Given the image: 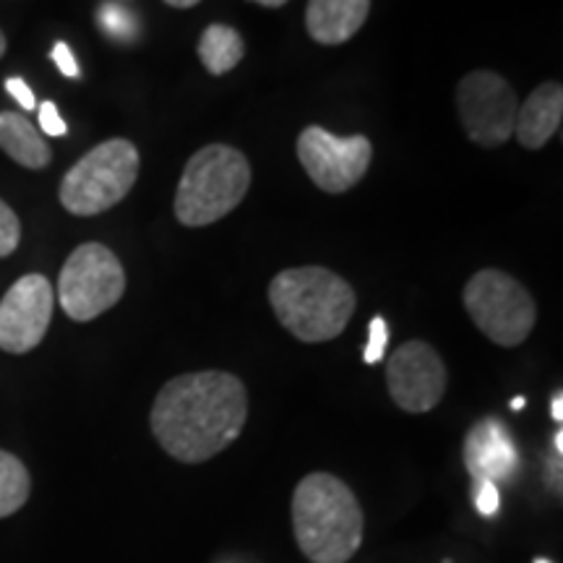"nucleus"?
Instances as JSON below:
<instances>
[{"instance_id":"6","label":"nucleus","mask_w":563,"mask_h":563,"mask_svg":"<svg viewBox=\"0 0 563 563\" xmlns=\"http://www.w3.org/2000/svg\"><path fill=\"white\" fill-rule=\"evenodd\" d=\"M464 311L498 347H517L532 334L538 306L522 282L501 269H481L464 285Z\"/></svg>"},{"instance_id":"24","label":"nucleus","mask_w":563,"mask_h":563,"mask_svg":"<svg viewBox=\"0 0 563 563\" xmlns=\"http://www.w3.org/2000/svg\"><path fill=\"white\" fill-rule=\"evenodd\" d=\"M5 89H9V95H11L13 100H16V102L21 104V108H24L26 112L37 108V100H34L32 89L26 87V81H21V79H9V81H5Z\"/></svg>"},{"instance_id":"14","label":"nucleus","mask_w":563,"mask_h":563,"mask_svg":"<svg viewBox=\"0 0 563 563\" xmlns=\"http://www.w3.org/2000/svg\"><path fill=\"white\" fill-rule=\"evenodd\" d=\"M371 0H308L306 30L319 45H344L368 21Z\"/></svg>"},{"instance_id":"3","label":"nucleus","mask_w":563,"mask_h":563,"mask_svg":"<svg viewBox=\"0 0 563 563\" xmlns=\"http://www.w3.org/2000/svg\"><path fill=\"white\" fill-rule=\"evenodd\" d=\"M272 311L295 340L332 342L344 332L357 308V295L340 274L323 266L285 269L269 285Z\"/></svg>"},{"instance_id":"29","label":"nucleus","mask_w":563,"mask_h":563,"mask_svg":"<svg viewBox=\"0 0 563 563\" xmlns=\"http://www.w3.org/2000/svg\"><path fill=\"white\" fill-rule=\"evenodd\" d=\"M553 446H555V454H563V431H555V439H553Z\"/></svg>"},{"instance_id":"18","label":"nucleus","mask_w":563,"mask_h":563,"mask_svg":"<svg viewBox=\"0 0 563 563\" xmlns=\"http://www.w3.org/2000/svg\"><path fill=\"white\" fill-rule=\"evenodd\" d=\"M97 21H100L104 34H110V37L123 40V42L133 40V37H136V32H139V19L133 16V13L125 9V5L115 3V0H108V3L100 5Z\"/></svg>"},{"instance_id":"21","label":"nucleus","mask_w":563,"mask_h":563,"mask_svg":"<svg viewBox=\"0 0 563 563\" xmlns=\"http://www.w3.org/2000/svg\"><path fill=\"white\" fill-rule=\"evenodd\" d=\"M40 129L47 133V136H66V121L60 118L55 102H42L40 104Z\"/></svg>"},{"instance_id":"28","label":"nucleus","mask_w":563,"mask_h":563,"mask_svg":"<svg viewBox=\"0 0 563 563\" xmlns=\"http://www.w3.org/2000/svg\"><path fill=\"white\" fill-rule=\"evenodd\" d=\"M251 3L264 5V9H282V5H287L290 0H251Z\"/></svg>"},{"instance_id":"11","label":"nucleus","mask_w":563,"mask_h":563,"mask_svg":"<svg viewBox=\"0 0 563 563\" xmlns=\"http://www.w3.org/2000/svg\"><path fill=\"white\" fill-rule=\"evenodd\" d=\"M55 311V290L42 274L13 282L0 300V350L26 355L45 340Z\"/></svg>"},{"instance_id":"8","label":"nucleus","mask_w":563,"mask_h":563,"mask_svg":"<svg viewBox=\"0 0 563 563\" xmlns=\"http://www.w3.org/2000/svg\"><path fill=\"white\" fill-rule=\"evenodd\" d=\"M456 110L462 129L473 144L498 150L514 133L517 121V95L511 84L496 70H473L456 87Z\"/></svg>"},{"instance_id":"13","label":"nucleus","mask_w":563,"mask_h":563,"mask_svg":"<svg viewBox=\"0 0 563 563\" xmlns=\"http://www.w3.org/2000/svg\"><path fill=\"white\" fill-rule=\"evenodd\" d=\"M563 121V87L559 81H545L519 104L514 136L525 150H543Z\"/></svg>"},{"instance_id":"30","label":"nucleus","mask_w":563,"mask_h":563,"mask_svg":"<svg viewBox=\"0 0 563 563\" xmlns=\"http://www.w3.org/2000/svg\"><path fill=\"white\" fill-rule=\"evenodd\" d=\"M5 51H9V40H5V34H3V30H0V58H3V55H5Z\"/></svg>"},{"instance_id":"15","label":"nucleus","mask_w":563,"mask_h":563,"mask_svg":"<svg viewBox=\"0 0 563 563\" xmlns=\"http://www.w3.org/2000/svg\"><path fill=\"white\" fill-rule=\"evenodd\" d=\"M0 150L26 170H45L53 159L42 133L19 112H0Z\"/></svg>"},{"instance_id":"5","label":"nucleus","mask_w":563,"mask_h":563,"mask_svg":"<svg viewBox=\"0 0 563 563\" xmlns=\"http://www.w3.org/2000/svg\"><path fill=\"white\" fill-rule=\"evenodd\" d=\"M139 165V150L129 139L102 141L63 178V209L74 217H95L112 209L136 186Z\"/></svg>"},{"instance_id":"31","label":"nucleus","mask_w":563,"mask_h":563,"mask_svg":"<svg viewBox=\"0 0 563 563\" xmlns=\"http://www.w3.org/2000/svg\"><path fill=\"white\" fill-rule=\"evenodd\" d=\"M522 407H525V397H517L511 402V410H522Z\"/></svg>"},{"instance_id":"12","label":"nucleus","mask_w":563,"mask_h":563,"mask_svg":"<svg viewBox=\"0 0 563 563\" xmlns=\"http://www.w3.org/2000/svg\"><path fill=\"white\" fill-rule=\"evenodd\" d=\"M462 460L475 483H504L517 470V443L509 426L498 418H483L464 435Z\"/></svg>"},{"instance_id":"27","label":"nucleus","mask_w":563,"mask_h":563,"mask_svg":"<svg viewBox=\"0 0 563 563\" xmlns=\"http://www.w3.org/2000/svg\"><path fill=\"white\" fill-rule=\"evenodd\" d=\"M167 5H173V9H194V5H199L201 0H165Z\"/></svg>"},{"instance_id":"17","label":"nucleus","mask_w":563,"mask_h":563,"mask_svg":"<svg viewBox=\"0 0 563 563\" xmlns=\"http://www.w3.org/2000/svg\"><path fill=\"white\" fill-rule=\"evenodd\" d=\"M32 477L26 464L11 452L0 449V519L16 514L30 501Z\"/></svg>"},{"instance_id":"2","label":"nucleus","mask_w":563,"mask_h":563,"mask_svg":"<svg viewBox=\"0 0 563 563\" xmlns=\"http://www.w3.org/2000/svg\"><path fill=\"white\" fill-rule=\"evenodd\" d=\"M292 532L311 563H347L363 545V506L336 475L311 473L295 485Z\"/></svg>"},{"instance_id":"1","label":"nucleus","mask_w":563,"mask_h":563,"mask_svg":"<svg viewBox=\"0 0 563 563\" xmlns=\"http://www.w3.org/2000/svg\"><path fill=\"white\" fill-rule=\"evenodd\" d=\"M249 420V391L228 371L183 373L152 405V433L173 460L203 464L238 441Z\"/></svg>"},{"instance_id":"16","label":"nucleus","mask_w":563,"mask_h":563,"mask_svg":"<svg viewBox=\"0 0 563 563\" xmlns=\"http://www.w3.org/2000/svg\"><path fill=\"white\" fill-rule=\"evenodd\" d=\"M196 53H199L201 66L207 68L211 76H224L243 60L245 42L241 37V32L232 30L228 24H209L207 30L201 32Z\"/></svg>"},{"instance_id":"4","label":"nucleus","mask_w":563,"mask_h":563,"mask_svg":"<svg viewBox=\"0 0 563 563\" xmlns=\"http://www.w3.org/2000/svg\"><path fill=\"white\" fill-rule=\"evenodd\" d=\"M251 188V165L228 144H209L188 159L175 191V217L186 228H207L241 207Z\"/></svg>"},{"instance_id":"23","label":"nucleus","mask_w":563,"mask_h":563,"mask_svg":"<svg viewBox=\"0 0 563 563\" xmlns=\"http://www.w3.org/2000/svg\"><path fill=\"white\" fill-rule=\"evenodd\" d=\"M53 60H55V66L60 68L63 76H68V79H79V63H76L74 53H70V47L66 45V42H55Z\"/></svg>"},{"instance_id":"20","label":"nucleus","mask_w":563,"mask_h":563,"mask_svg":"<svg viewBox=\"0 0 563 563\" xmlns=\"http://www.w3.org/2000/svg\"><path fill=\"white\" fill-rule=\"evenodd\" d=\"M386 342H389V327H386V321L382 316H376V319L371 321V342L368 347L363 350V361L365 363H378L384 357L386 352Z\"/></svg>"},{"instance_id":"9","label":"nucleus","mask_w":563,"mask_h":563,"mask_svg":"<svg viewBox=\"0 0 563 563\" xmlns=\"http://www.w3.org/2000/svg\"><path fill=\"white\" fill-rule=\"evenodd\" d=\"M298 159L323 194H344L368 173L373 146L365 136H334L321 125H308L298 136Z\"/></svg>"},{"instance_id":"22","label":"nucleus","mask_w":563,"mask_h":563,"mask_svg":"<svg viewBox=\"0 0 563 563\" xmlns=\"http://www.w3.org/2000/svg\"><path fill=\"white\" fill-rule=\"evenodd\" d=\"M475 506L483 517H493L498 511V485L475 483Z\"/></svg>"},{"instance_id":"25","label":"nucleus","mask_w":563,"mask_h":563,"mask_svg":"<svg viewBox=\"0 0 563 563\" xmlns=\"http://www.w3.org/2000/svg\"><path fill=\"white\" fill-rule=\"evenodd\" d=\"M548 485L555 488V493H561V456L559 454L548 460Z\"/></svg>"},{"instance_id":"19","label":"nucleus","mask_w":563,"mask_h":563,"mask_svg":"<svg viewBox=\"0 0 563 563\" xmlns=\"http://www.w3.org/2000/svg\"><path fill=\"white\" fill-rule=\"evenodd\" d=\"M21 243V222L9 203L0 199V258L11 256Z\"/></svg>"},{"instance_id":"26","label":"nucleus","mask_w":563,"mask_h":563,"mask_svg":"<svg viewBox=\"0 0 563 563\" xmlns=\"http://www.w3.org/2000/svg\"><path fill=\"white\" fill-rule=\"evenodd\" d=\"M551 418L555 422L563 420V394L561 391H555V397H553V402H551Z\"/></svg>"},{"instance_id":"10","label":"nucleus","mask_w":563,"mask_h":563,"mask_svg":"<svg viewBox=\"0 0 563 563\" xmlns=\"http://www.w3.org/2000/svg\"><path fill=\"white\" fill-rule=\"evenodd\" d=\"M446 365L428 342H405L386 361V389L394 405L410 415L431 412L446 394Z\"/></svg>"},{"instance_id":"7","label":"nucleus","mask_w":563,"mask_h":563,"mask_svg":"<svg viewBox=\"0 0 563 563\" xmlns=\"http://www.w3.org/2000/svg\"><path fill=\"white\" fill-rule=\"evenodd\" d=\"M125 292L123 264L108 245L84 243L68 256L58 277V302L68 319L87 323L118 306Z\"/></svg>"},{"instance_id":"32","label":"nucleus","mask_w":563,"mask_h":563,"mask_svg":"<svg viewBox=\"0 0 563 563\" xmlns=\"http://www.w3.org/2000/svg\"><path fill=\"white\" fill-rule=\"evenodd\" d=\"M534 563H551V561H545V559H538Z\"/></svg>"}]
</instances>
